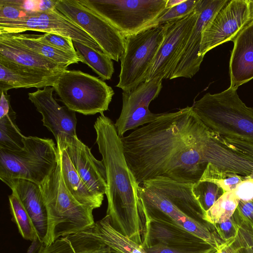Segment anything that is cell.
Masks as SVG:
<instances>
[{"label":"cell","mask_w":253,"mask_h":253,"mask_svg":"<svg viewBox=\"0 0 253 253\" xmlns=\"http://www.w3.org/2000/svg\"><path fill=\"white\" fill-rule=\"evenodd\" d=\"M127 164L138 184L157 176L198 181L207 165L226 169L231 152L187 106L164 113L121 137Z\"/></svg>","instance_id":"1"},{"label":"cell","mask_w":253,"mask_h":253,"mask_svg":"<svg viewBox=\"0 0 253 253\" xmlns=\"http://www.w3.org/2000/svg\"><path fill=\"white\" fill-rule=\"evenodd\" d=\"M94 127L106 169V215L115 229L142 246L150 219L139 195V184L127 164L121 137L115 123L104 114L97 118Z\"/></svg>","instance_id":"2"},{"label":"cell","mask_w":253,"mask_h":253,"mask_svg":"<svg viewBox=\"0 0 253 253\" xmlns=\"http://www.w3.org/2000/svg\"><path fill=\"white\" fill-rule=\"evenodd\" d=\"M237 89L229 86L219 93L208 92L191 108L214 134L253 144V108L242 101Z\"/></svg>","instance_id":"3"},{"label":"cell","mask_w":253,"mask_h":253,"mask_svg":"<svg viewBox=\"0 0 253 253\" xmlns=\"http://www.w3.org/2000/svg\"><path fill=\"white\" fill-rule=\"evenodd\" d=\"M40 186L48 214V233L43 245L94 224L93 209L80 204L67 189L59 158L55 169Z\"/></svg>","instance_id":"4"},{"label":"cell","mask_w":253,"mask_h":253,"mask_svg":"<svg viewBox=\"0 0 253 253\" xmlns=\"http://www.w3.org/2000/svg\"><path fill=\"white\" fill-rule=\"evenodd\" d=\"M58 159L52 139L26 136L20 151L0 149V179L5 184L20 178L41 185L56 167Z\"/></svg>","instance_id":"5"},{"label":"cell","mask_w":253,"mask_h":253,"mask_svg":"<svg viewBox=\"0 0 253 253\" xmlns=\"http://www.w3.org/2000/svg\"><path fill=\"white\" fill-rule=\"evenodd\" d=\"M52 87L66 107L84 115L104 114L114 94L103 80L78 70L63 71Z\"/></svg>","instance_id":"6"},{"label":"cell","mask_w":253,"mask_h":253,"mask_svg":"<svg viewBox=\"0 0 253 253\" xmlns=\"http://www.w3.org/2000/svg\"><path fill=\"white\" fill-rule=\"evenodd\" d=\"M101 16L125 37L157 25L168 0H79Z\"/></svg>","instance_id":"7"},{"label":"cell","mask_w":253,"mask_h":253,"mask_svg":"<svg viewBox=\"0 0 253 253\" xmlns=\"http://www.w3.org/2000/svg\"><path fill=\"white\" fill-rule=\"evenodd\" d=\"M167 23L152 26L125 37L119 81L116 86L130 91L146 81L148 75L164 41Z\"/></svg>","instance_id":"8"},{"label":"cell","mask_w":253,"mask_h":253,"mask_svg":"<svg viewBox=\"0 0 253 253\" xmlns=\"http://www.w3.org/2000/svg\"><path fill=\"white\" fill-rule=\"evenodd\" d=\"M138 192L149 218L179 226L218 250L225 244L218 235L213 224L199 222L187 216L161 191L153 178L140 183Z\"/></svg>","instance_id":"9"},{"label":"cell","mask_w":253,"mask_h":253,"mask_svg":"<svg viewBox=\"0 0 253 253\" xmlns=\"http://www.w3.org/2000/svg\"><path fill=\"white\" fill-rule=\"evenodd\" d=\"M55 6L85 31L110 59L120 60L125 50V37L104 18L79 0H55Z\"/></svg>","instance_id":"10"},{"label":"cell","mask_w":253,"mask_h":253,"mask_svg":"<svg viewBox=\"0 0 253 253\" xmlns=\"http://www.w3.org/2000/svg\"><path fill=\"white\" fill-rule=\"evenodd\" d=\"M27 31L59 35L103 52L85 31L58 10L55 6L45 10L33 11L17 19L0 18V34H19Z\"/></svg>","instance_id":"11"},{"label":"cell","mask_w":253,"mask_h":253,"mask_svg":"<svg viewBox=\"0 0 253 253\" xmlns=\"http://www.w3.org/2000/svg\"><path fill=\"white\" fill-rule=\"evenodd\" d=\"M251 20L249 0H228L203 32L201 56L204 58L212 48L233 41Z\"/></svg>","instance_id":"12"},{"label":"cell","mask_w":253,"mask_h":253,"mask_svg":"<svg viewBox=\"0 0 253 253\" xmlns=\"http://www.w3.org/2000/svg\"><path fill=\"white\" fill-rule=\"evenodd\" d=\"M199 14L197 2L195 10L189 15L167 23L164 41L150 69L146 81L155 78L169 79L187 44Z\"/></svg>","instance_id":"13"},{"label":"cell","mask_w":253,"mask_h":253,"mask_svg":"<svg viewBox=\"0 0 253 253\" xmlns=\"http://www.w3.org/2000/svg\"><path fill=\"white\" fill-rule=\"evenodd\" d=\"M162 79L155 78L139 84L130 91H123L120 115L115 123L119 136L122 137L130 130H134L159 117L162 113H152L149 106L160 93Z\"/></svg>","instance_id":"14"},{"label":"cell","mask_w":253,"mask_h":253,"mask_svg":"<svg viewBox=\"0 0 253 253\" xmlns=\"http://www.w3.org/2000/svg\"><path fill=\"white\" fill-rule=\"evenodd\" d=\"M228 0H198V18L169 80L180 77L192 78L199 71L204 59L200 54L203 32Z\"/></svg>","instance_id":"15"},{"label":"cell","mask_w":253,"mask_h":253,"mask_svg":"<svg viewBox=\"0 0 253 253\" xmlns=\"http://www.w3.org/2000/svg\"><path fill=\"white\" fill-rule=\"evenodd\" d=\"M52 86L28 93V98L42 116L43 125L52 133L56 141L77 136L76 112L60 106L52 96Z\"/></svg>","instance_id":"16"},{"label":"cell","mask_w":253,"mask_h":253,"mask_svg":"<svg viewBox=\"0 0 253 253\" xmlns=\"http://www.w3.org/2000/svg\"><path fill=\"white\" fill-rule=\"evenodd\" d=\"M66 151L76 170L89 189L104 200L107 185L106 169L103 162L97 160L90 149L77 137L57 141Z\"/></svg>","instance_id":"17"},{"label":"cell","mask_w":253,"mask_h":253,"mask_svg":"<svg viewBox=\"0 0 253 253\" xmlns=\"http://www.w3.org/2000/svg\"><path fill=\"white\" fill-rule=\"evenodd\" d=\"M150 218L142 247L156 245L186 250H217L215 247L186 229L163 220Z\"/></svg>","instance_id":"18"},{"label":"cell","mask_w":253,"mask_h":253,"mask_svg":"<svg viewBox=\"0 0 253 253\" xmlns=\"http://www.w3.org/2000/svg\"><path fill=\"white\" fill-rule=\"evenodd\" d=\"M62 71L30 68L0 59V90L7 92L12 88L53 86Z\"/></svg>","instance_id":"19"},{"label":"cell","mask_w":253,"mask_h":253,"mask_svg":"<svg viewBox=\"0 0 253 253\" xmlns=\"http://www.w3.org/2000/svg\"><path fill=\"white\" fill-rule=\"evenodd\" d=\"M29 214L39 239L45 245L48 233V214L40 185L28 180L14 178L6 183Z\"/></svg>","instance_id":"20"},{"label":"cell","mask_w":253,"mask_h":253,"mask_svg":"<svg viewBox=\"0 0 253 253\" xmlns=\"http://www.w3.org/2000/svg\"><path fill=\"white\" fill-rule=\"evenodd\" d=\"M229 61L230 87L238 89L253 79V20L232 41Z\"/></svg>","instance_id":"21"},{"label":"cell","mask_w":253,"mask_h":253,"mask_svg":"<svg viewBox=\"0 0 253 253\" xmlns=\"http://www.w3.org/2000/svg\"><path fill=\"white\" fill-rule=\"evenodd\" d=\"M0 59L39 70L56 72L67 69L22 45L6 34H0Z\"/></svg>","instance_id":"22"},{"label":"cell","mask_w":253,"mask_h":253,"mask_svg":"<svg viewBox=\"0 0 253 253\" xmlns=\"http://www.w3.org/2000/svg\"><path fill=\"white\" fill-rule=\"evenodd\" d=\"M37 253H112L110 248L85 231L61 237L42 245Z\"/></svg>","instance_id":"23"},{"label":"cell","mask_w":253,"mask_h":253,"mask_svg":"<svg viewBox=\"0 0 253 253\" xmlns=\"http://www.w3.org/2000/svg\"><path fill=\"white\" fill-rule=\"evenodd\" d=\"M65 185L71 195L80 204L95 209L100 207L103 199L91 192L76 170L65 149L56 144Z\"/></svg>","instance_id":"24"},{"label":"cell","mask_w":253,"mask_h":253,"mask_svg":"<svg viewBox=\"0 0 253 253\" xmlns=\"http://www.w3.org/2000/svg\"><path fill=\"white\" fill-rule=\"evenodd\" d=\"M84 231L109 247L112 253H147L141 245L115 229L107 215Z\"/></svg>","instance_id":"25"},{"label":"cell","mask_w":253,"mask_h":253,"mask_svg":"<svg viewBox=\"0 0 253 253\" xmlns=\"http://www.w3.org/2000/svg\"><path fill=\"white\" fill-rule=\"evenodd\" d=\"M9 37L39 54L65 67L82 62L81 58L39 42L35 35L5 33Z\"/></svg>","instance_id":"26"},{"label":"cell","mask_w":253,"mask_h":253,"mask_svg":"<svg viewBox=\"0 0 253 253\" xmlns=\"http://www.w3.org/2000/svg\"><path fill=\"white\" fill-rule=\"evenodd\" d=\"M82 62L88 65L103 80H110L114 72L113 63L104 53L98 51L81 42H73Z\"/></svg>","instance_id":"27"},{"label":"cell","mask_w":253,"mask_h":253,"mask_svg":"<svg viewBox=\"0 0 253 253\" xmlns=\"http://www.w3.org/2000/svg\"><path fill=\"white\" fill-rule=\"evenodd\" d=\"M16 115L0 117V149L20 151L24 147L25 136L17 126Z\"/></svg>","instance_id":"28"},{"label":"cell","mask_w":253,"mask_h":253,"mask_svg":"<svg viewBox=\"0 0 253 253\" xmlns=\"http://www.w3.org/2000/svg\"><path fill=\"white\" fill-rule=\"evenodd\" d=\"M8 199L11 220L16 225L23 238L32 241L39 238L29 214L18 197L12 193Z\"/></svg>","instance_id":"29"},{"label":"cell","mask_w":253,"mask_h":253,"mask_svg":"<svg viewBox=\"0 0 253 253\" xmlns=\"http://www.w3.org/2000/svg\"><path fill=\"white\" fill-rule=\"evenodd\" d=\"M246 179V176L209 163L200 180L215 183L226 192L234 190L239 184Z\"/></svg>","instance_id":"30"},{"label":"cell","mask_w":253,"mask_h":253,"mask_svg":"<svg viewBox=\"0 0 253 253\" xmlns=\"http://www.w3.org/2000/svg\"><path fill=\"white\" fill-rule=\"evenodd\" d=\"M239 202L233 191L225 192L206 211L205 220L212 224L226 221L234 214Z\"/></svg>","instance_id":"31"},{"label":"cell","mask_w":253,"mask_h":253,"mask_svg":"<svg viewBox=\"0 0 253 253\" xmlns=\"http://www.w3.org/2000/svg\"><path fill=\"white\" fill-rule=\"evenodd\" d=\"M223 247L227 253H253V226L242 219L236 236Z\"/></svg>","instance_id":"32"},{"label":"cell","mask_w":253,"mask_h":253,"mask_svg":"<svg viewBox=\"0 0 253 253\" xmlns=\"http://www.w3.org/2000/svg\"><path fill=\"white\" fill-rule=\"evenodd\" d=\"M192 191L205 212L225 193L215 183L201 180L193 184Z\"/></svg>","instance_id":"33"},{"label":"cell","mask_w":253,"mask_h":253,"mask_svg":"<svg viewBox=\"0 0 253 253\" xmlns=\"http://www.w3.org/2000/svg\"><path fill=\"white\" fill-rule=\"evenodd\" d=\"M198 0H183L181 3L167 9L157 19V25L184 17L191 14L196 7Z\"/></svg>","instance_id":"34"},{"label":"cell","mask_w":253,"mask_h":253,"mask_svg":"<svg viewBox=\"0 0 253 253\" xmlns=\"http://www.w3.org/2000/svg\"><path fill=\"white\" fill-rule=\"evenodd\" d=\"M215 135L225 147L253 163V144L236 138Z\"/></svg>","instance_id":"35"},{"label":"cell","mask_w":253,"mask_h":253,"mask_svg":"<svg viewBox=\"0 0 253 253\" xmlns=\"http://www.w3.org/2000/svg\"><path fill=\"white\" fill-rule=\"evenodd\" d=\"M40 42L49 45L66 53L78 56L75 48L73 40L69 38L53 33H44L35 35Z\"/></svg>","instance_id":"36"},{"label":"cell","mask_w":253,"mask_h":253,"mask_svg":"<svg viewBox=\"0 0 253 253\" xmlns=\"http://www.w3.org/2000/svg\"><path fill=\"white\" fill-rule=\"evenodd\" d=\"M242 218L236 210L229 219L213 225L219 237L226 243L236 236Z\"/></svg>","instance_id":"37"},{"label":"cell","mask_w":253,"mask_h":253,"mask_svg":"<svg viewBox=\"0 0 253 253\" xmlns=\"http://www.w3.org/2000/svg\"><path fill=\"white\" fill-rule=\"evenodd\" d=\"M31 12L25 9L21 0H0V18L14 19Z\"/></svg>","instance_id":"38"},{"label":"cell","mask_w":253,"mask_h":253,"mask_svg":"<svg viewBox=\"0 0 253 253\" xmlns=\"http://www.w3.org/2000/svg\"><path fill=\"white\" fill-rule=\"evenodd\" d=\"M239 201H248L253 199V179H247L239 184L233 190Z\"/></svg>","instance_id":"39"},{"label":"cell","mask_w":253,"mask_h":253,"mask_svg":"<svg viewBox=\"0 0 253 253\" xmlns=\"http://www.w3.org/2000/svg\"><path fill=\"white\" fill-rule=\"evenodd\" d=\"M147 253H215L218 250H186L168 247L167 246L156 245L144 248Z\"/></svg>","instance_id":"40"},{"label":"cell","mask_w":253,"mask_h":253,"mask_svg":"<svg viewBox=\"0 0 253 253\" xmlns=\"http://www.w3.org/2000/svg\"><path fill=\"white\" fill-rule=\"evenodd\" d=\"M236 210L243 220L253 226V199L248 201H239Z\"/></svg>","instance_id":"41"},{"label":"cell","mask_w":253,"mask_h":253,"mask_svg":"<svg viewBox=\"0 0 253 253\" xmlns=\"http://www.w3.org/2000/svg\"><path fill=\"white\" fill-rule=\"evenodd\" d=\"M1 97L0 100V117L5 115H11L16 114L12 109L10 103V95L7 92L1 91Z\"/></svg>","instance_id":"42"},{"label":"cell","mask_w":253,"mask_h":253,"mask_svg":"<svg viewBox=\"0 0 253 253\" xmlns=\"http://www.w3.org/2000/svg\"><path fill=\"white\" fill-rule=\"evenodd\" d=\"M42 242L39 238H35L32 241V243L27 250V253H36L40 249L43 245Z\"/></svg>","instance_id":"43"},{"label":"cell","mask_w":253,"mask_h":253,"mask_svg":"<svg viewBox=\"0 0 253 253\" xmlns=\"http://www.w3.org/2000/svg\"><path fill=\"white\" fill-rule=\"evenodd\" d=\"M183 0H168L166 4V8L169 9L173 7L182 2Z\"/></svg>","instance_id":"44"},{"label":"cell","mask_w":253,"mask_h":253,"mask_svg":"<svg viewBox=\"0 0 253 253\" xmlns=\"http://www.w3.org/2000/svg\"><path fill=\"white\" fill-rule=\"evenodd\" d=\"M251 19L253 20V0H249Z\"/></svg>","instance_id":"45"},{"label":"cell","mask_w":253,"mask_h":253,"mask_svg":"<svg viewBox=\"0 0 253 253\" xmlns=\"http://www.w3.org/2000/svg\"><path fill=\"white\" fill-rule=\"evenodd\" d=\"M251 178L253 179V173L251 175Z\"/></svg>","instance_id":"46"},{"label":"cell","mask_w":253,"mask_h":253,"mask_svg":"<svg viewBox=\"0 0 253 253\" xmlns=\"http://www.w3.org/2000/svg\"><path fill=\"white\" fill-rule=\"evenodd\" d=\"M215 253H216V252H215Z\"/></svg>","instance_id":"47"}]
</instances>
